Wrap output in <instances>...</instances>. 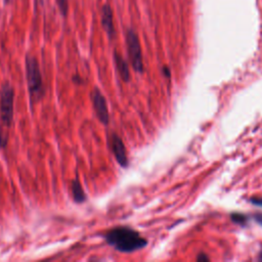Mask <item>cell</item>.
Listing matches in <instances>:
<instances>
[{
	"instance_id": "3",
	"label": "cell",
	"mask_w": 262,
	"mask_h": 262,
	"mask_svg": "<svg viewBox=\"0 0 262 262\" xmlns=\"http://www.w3.org/2000/svg\"><path fill=\"white\" fill-rule=\"evenodd\" d=\"M125 39H126V45H127L128 55L131 64H133L134 69L137 72L143 73L144 71L143 53H142V47L137 32L133 29H127L125 33Z\"/></svg>"
},
{
	"instance_id": "13",
	"label": "cell",
	"mask_w": 262,
	"mask_h": 262,
	"mask_svg": "<svg viewBox=\"0 0 262 262\" xmlns=\"http://www.w3.org/2000/svg\"><path fill=\"white\" fill-rule=\"evenodd\" d=\"M252 202L256 205H259V206H262V199H254L252 200Z\"/></svg>"
},
{
	"instance_id": "8",
	"label": "cell",
	"mask_w": 262,
	"mask_h": 262,
	"mask_svg": "<svg viewBox=\"0 0 262 262\" xmlns=\"http://www.w3.org/2000/svg\"><path fill=\"white\" fill-rule=\"evenodd\" d=\"M114 60H115V64L116 68L118 70V73L120 75V77L125 81L128 82L130 80V74H129V68H128V63L125 60V58L118 53L117 51L114 52Z\"/></svg>"
},
{
	"instance_id": "14",
	"label": "cell",
	"mask_w": 262,
	"mask_h": 262,
	"mask_svg": "<svg viewBox=\"0 0 262 262\" xmlns=\"http://www.w3.org/2000/svg\"><path fill=\"white\" fill-rule=\"evenodd\" d=\"M255 218H256V220H257L260 224H262V215H256Z\"/></svg>"
},
{
	"instance_id": "1",
	"label": "cell",
	"mask_w": 262,
	"mask_h": 262,
	"mask_svg": "<svg viewBox=\"0 0 262 262\" xmlns=\"http://www.w3.org/2000/svg\"><path fill=\"white\" fill-rule=\"evenodd\" d=\"M106 242L122 253H133L145 248L148 241L136 229L129 226H117L105 234Z\"/></svg>"
},
{
	"instance_id": "9",
	"label": "cell",
	"mask_w": 262,
	"mask_h": 262,
	"mask_svg": "<svg viewBox=\"0 0 262 262\" xmlns=\"http://www.w3.org/2000/svg\"><path fill=\"white\" fill-rule=\"evenodd\" d=\"M71 191H72V195H73V199L76 203L81 204L83 202H85L86 200V194L82 188V185L79 181L78 176H76V178L72 181L71 183Z\"/></svg>"
},
{
	"instance_id": "15",
	"label": "cell",
	"mask_w": 262,
	"mask_h": 262,
	"mask_svg": "<svg viewBox=\"0 0 262 262\" xmlns=\"http://www.w3.org/2000/svg\"><path fill=\"white\" fill-rule=\"evenodd\" d=\"M259 260H262V252L260 253V256H259Z\"/></svg>"
},
{
	"instance_id": "11",
	"label": "cell",
	"mask_w": 262,
	"mask_h": 262,
	"mask_svg": "<svg viewBox=\"0 0 262 262\" xmlns=\"http://www.w3.org/2000/svg\"><path fill=\"white\" fill-rule=\"evenodd\" d=\"M232 219L235 221V222H237V223H245V221H246V217L244 216V215H242V214H234L233 216H232Z\"/></svg>"
},
{
	"instance_id": "5",
	"label": "cell",
	"mask_w": 262,
	"mask_h": 262,
	"mask_svg": "<svg viewBox=\"0 0 262 262\" xmlns=\"http://www.w3.org/2000/svg\"><path fill=\"white\" fill-rule=\"evenodd\" d=\"M90 97H91V102L93 105V109L95 111V114H96L98 120H100L103 124L108 125L110 122V115H109L108 104H107L105 96L97 88H94L91 91Z\"/></svg>"
},
{
	"instance_id": "10",
	"label": "cell",
	"mask_w": 262,
	"mask_h": 262,
	"mask_svg": "<svg viewBox=\"0 0 262 262\" xmlns=\"http://www.w3.org/2000/svg\"><path fill=\"white\" fill-rule=\"evenodd\" d=\"M56 4L60 11V14L63 17H67L69 13V0H56Z\"/></svg>"
},
{
	"instance_id": "2",
	"label": "cell",
	"mask_w": 262,
	"mask_h": 262,
	"mask_svg": "<svg viewBox=\"0 0 262 262\" xmlns=\"http://www.w3.org/2000/svg\"><path fill=\"white\" fill-rule=\"evenodd\" d=\"M26 73L28 88L30 93L31 103L40 101V98L44 95V86L41 71L39 68L38 60L34 57L28 55L26 57Z\"/></svg>"
},
{
	"instance_id": "4",
	"label": "cell",
	"mask_w": 262,
	"mask_h": 262,
	"mask_svg": "<svg viewBox=\"0 0 262 262\" xmlns=\"http://www.w3.org/2000/svg\"><path fill=\"white\" fill-rule=\"evenodd\" d=\"M14 102H15V90L9 83L3 85L0 91V115L5 126L11 127L14 120Z\"/></svg>"
},
{
	"instance_id": "7",
	"label": "cell",
	"mask_w": 262,
	"mask_h": 262,
	"mask_svg": "<svg viewBox=\"0 0 262 262\" xmlns=\"http://www.w3.org/2000/svg\"><path fill=\"white\" fill-rule=\"evenodd\" d=\"M102 25L109 38L113 39L116 36V31L114 26L113 10L109 5H105L102 9Z\"/></svg>"
},
{
	"instance_id": "12",
	"label": "cell",
	"mask_w": 262,
	"mask_h": 262,
	"mask_svg": "<svg viewBox=\"0 0 262 262\" xmlns=\"http://www.w3.org/2000/svg\"><path fill=\"white\" fill-rule=\"evenodd\" d=\"M196 259H198L199 261H201V260H209V258L207 257V255L206 254H204V253H202V254H200L199 256H198V258H196Z\"/></svg>"
},
{
	"instance_id": "6",
	"label": "cell",
	"mask_w": 262,
	"mask_h": 262,
	"mask_svg": "<svg viewBox=\"0 0 262 262\" xmlns=\"http://www.w3.org/2000/svg\"><path fill=\"white\" fill-rule=\"evenodd\" d=\"M108 144L111 152L113 153L117 162L119 163V165L123 168H127L129 163L128 157H127L125 146L122 140L120 139V137L117 136L116 134H111L108 137Z\"/></svg>"
}]
</instances>
